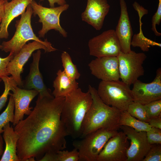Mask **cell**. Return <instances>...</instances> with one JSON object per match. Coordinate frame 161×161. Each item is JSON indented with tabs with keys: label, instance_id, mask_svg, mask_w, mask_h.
Instances as JSON below:
<instances>
[{
	"label": "cell",
	"instance_id": "18",
	"mask_svg": "<svg viewBox=\"0 0 161 161\" xmlns=\"http://www.w3.org/2000/svg\"><path fill=\"white\" fill-rule=\"evenodd\" d=\"M120 16L115 30L118 38L121 51L125 53L131 51L133 32L125 0H120Z\"/></svg>",
	"mask_w": 161,
	"mask_h": 161
},
{
	"label": "cell",
	"instance_id": "36",
	"mask_svg": "<svg viewBox=\"0 0 161 161\" xmlns=\"http://www.w3.org/2000/svg\"><path fill=\"white\" fill-rule=\"evenodd\" d=\"M4 1H0V18L1 19L4 16Z\"/></svg>",
	"mask_w": 161,
	"mask_h": 161
},
{
	"label": "cell",
	"instance_id": "2",
	"mask_svg": "<svg viewBox=\"0 0 161 161\" xmlns=\"http://www.w3.org/2000/svg\"><path fill=\"white\" fill-rule=\"evenodd\" d=\"M88 91L92 102L83 120L80 138L100 129L117 131L120 127L121 111L105 103L99 97L97 90L90 85H89Z\"/></svg>",
	"mask_w": 161,
	"mask_h": 161
},
{
	"label": "cell",
	"instance_id": "16",
	"mask_svg": "<svg viewBox=\"0 0 161 161\" xmlns=\"http://www.w3.org/2000/svg\"><path fill=\"white\" fill-rule=\"evenodd\" d=\"M10 92L14 102V120L13 125L14 126L19 121L23 119L25 115H29L31 112L32 107H30V104L33 99L38 94L34 89H22L16 86Z\"/></svg>",
	"mask_w": 161,
	"mask_h": 161
},
{
	"label": "cell",
	"instance_id": "28",
	"mask_svg": "<svg viewBox=\"0 0 161 161\" xmlns=\"http://www.w3.org/2000/svg\"><path fill=\"white\" fill-rule=\"evenodd\" d=\"M126 111L133 117L148 123L149 119L147 117L144 105L134 102L129 105Z\"/></svg>",
	"mask_w": 161,
	"mask_h": 161
},
{
	"label": "cell",
	"instance_id": "30",
	"mask_svg": "<svg viewBox=\"0 0 161 161\" xmlns=\"http://www.w3.org/2000/svg\"><path fill=\"white\" fill-rule=\"evenodd\" d=\"M161 145L154 144L151 147L142 161H161Z\"/></svg>",
	"mask_w": 161,
	"mask_h": 161
},
{
	"label": "cell",
	"instance_id": "19",
	"mask_svg": "<svg viewBox=\"0 0 161 161\" xmlns=\"http://www.w3.org/2000/svg\"><path fill=\"white\" fill-rule=\"evenodd\" d=\"M32 0H11L5 1L4 16L0 24V39L7 38L9 35V26L16 17L23 14Z\"/></svg>",
	"mask_w": 161,
	"mask_h": 161
},
{
	"label": "cell",
	"instance_id": "7",
	"mask_svg": "<svg viewBox=\"0 0 161 161\" xmlns=\"http://www.w3.org/2000/svg\"><path fill=\"white\" fill-rule=\"evenodd\" d=\"M30 4L34 15L38 16V22L42 24V28L38 32L39 37L44 38L52 30L58 31L64 37H67V33L60 25V18L62 13L68 9V4L48 8L38 4L34 0H32Z\"/></svg>",
	"mask_w": 161,
	"mask_h": 161
},
{
	"label": "cell",
	"instance_id": "35",
	"mask_svg": "<svg viewBox=\"0 0 161 161\" xmlns=\"http://www.w3.org/2000/svg\"><path fill=\"white\" fill-rule=\"evenodd\" d=\"M44 0H40L41 1H43ZM49 5L50 7H55V3L57 4L60 5H63L66 4L65 0H48Z\"/></svg>",
	"mask_w": 161,
	"mask_h": 161
},
{
	"label": "cell",
	"instance_id": "33",
	"mask_svg": "<svg viewBox=\"0 0 161 161\" xmlns=\"http://www.w3.org/2000/svg\"><path fill=\"white\" fill-rule=\"evenodd\" d=\"M14 56L13 54L10 52L9 55L5 58H2L0 57V83L2 81L3 77L9 75L7 71V67L8 63Z\"/></svg>",
	"mask_w": 161,
	"mask_h": 161
},
{
	"label": "cell",
	"instance_id": "39",
	"mask_svg": "<svg viewBox=\"0 0 161 161\" xmlns=\"http://www.w3.org/2000/svg\"><path fill=\"white\" fill-rule=\"evenodd\" d=\"M1 18H0V24L1 23Z\"/></svg>",
	"mask_w": 161,
	"mask_h": 161
},
{
	"label": "cell",
	"instance_id": "38",
	"mask_svg": "<svg viewBox=\"0 0 161 161\" xmlns=\"http://www.w3.org/2000/svg\"><path fill=\"white\" fill-rule=\"evenodd\" d=\"M8 0H0V1H8Z\"/></svg>",
	"mask_w": 161,
	"mask_h": 161
},
{
	"label": "cell",
	"instance_id": "31",
	"mask_svg": "<svg viewBox=\"0 0 161 161\" xmlns=\"http://www.w3.org/2000/svg\"><path fill=\"white\" fill-rule=\"evenodd\" d=\"M147 138L151 145L161 144V129L151 127L146 131Z\"/></svg>",
	"mask_w": 161,
	"mask_h": 161
},
{
	"label": "cell",
	"instance_id": "37",
	"mask_svg": "<svg viewBox=\"0 0 161 161\" xmlns=\"http://www.w3.org/2000/svg\"><path fill=\"white\" fill-rule=\"evenodd\" d=\"M3 138L1 134H0V157L3 154Z\"/></svg>",
	"mask_w": 161,
	"mask_h": 161
},
{
	"label": "cell",
	"instance_id": "14",
	"mask_svg": "<svg viewBox=\"0 0 161 161\" xmlns=\"http://www.w3.org/2000/svg\"><path fill=\"white\" fill-rule=\"evenodd\" d=\"M88 66L91 74L102 81L119 80L120 75L117 56L97 58Z\"/></svg>",
	"mask_w": 161,
	"mask_h": 161
},
{
	"label": "cell",
	"instance_id": "21",
	"mask_svg": "<svg viewBox=\"0 0 161 161\" xmlns=\"http://www.w3.org/2000/svg\"><path fill=\"white\" fill-rule=\"evenodd\" d=\"M53 83L54 89L52 94L55 97H65L68 93L79 87L76 80L69 77L64 71L60 69Z\"/></svg>",
	"mask_w": 161,
	"mask_h": 161
},
{
	"label": "cell",
	"instance_id": "27",
	"mask_svg": "<svg viewBox=\"0 0 161 161\" xmlns=\"http://www.w3.org/2000/svg\"><path fill=\"white\" fill-rule=\"evenodd\" d=\"M2 79L4 83V90L0 96V112L5 105L10 91H12L18 86L16 82L12 76H4L2 77Z\"/></svg>",
	"mask_w": 161,
	"mask_h": 161
},
{
	"label": "cell",
	"instance_id": "6",
	"mask_svg": "<svg viewBox=\"0 0 161 161\" xmlns=\"http://www.w3.org/2000/svg\"><path fill=\"white\" fill-rule=\"evenodd\" d=\"M117 131L100 129L92 132L80 140L72 143L79 153V161H97L99 154L108 141Z\"/></svg>",
	"mask_w": 161,
	"mask_h": 161
},
{
	"label": "cell",
	"instance_id": "29",
	"mask_svg": "<svg viewBox=\"0 0 161 161\" xmlns=\"http://www.w3.org/2000/svg\"><path fill=\"white\" fill-rule=\"evenodd\" d=\"M144 106L149 119L161 115V99L151 102Z\"/></svg>",
	"mask_w": 161,
	"mask_h": 161
},
{
	"label": "cell",
	"instance_id": "23",
	"mask_svg": "<svg viewBox=\"0 0 161 161\" xmlns=\"http://www.w3.org/2000/svg\"><path fill=\"white\" fill-rule=\"evenodd\" d=\"M79 153L74 148L68 151L60 150L56 153L46 154L39 161H79Z\"/></svg>",
	"mask_w": 161,
	"mask_h": 161
},
{
	"label": "cell",
	"instance_id": "22",
	"mask_svg": "<svg viewBox=\"0 0 161 161\" xmlns=\"http://www.w3.org/2000/svg\"><path fill=\"white\" fill-rule=\"evenodd\" d=\"M119 124L120 126H129L137 131H146L151 128L148 123L137 119L126 111H121Z\"/></svg>",
	"mask_w": 161,
	"mask_h": 161
},
{
	"label": "cell",
	"instance_id": "15",
	"mask_svg": "<svg viewBox=\"0 0 161 161\" xmlns=\"http://www.w3.org/2000/svg\"><path fill=\"white\" fill-rule=\"evenodd\" d=\"M110 7L107 0H87L86 8L81 15L82 19L100 30Z\"/></svg>",
	"mask_w": 161,
	"mask_h": 161
},
{
	"label": "cell",
	"instance_id": "12",
	"mask_svg": "<svg viewBox=\"0 0 161 161\" xmlns=\"http://www.w3.org/2000/svg\"><path fill=\"white\" fill-rule=\"evenodd\" d=\"M131 89L134 102L143 105L153 101L161 99V69L157 70L154 80L146 83L138 79L133 84Z\"/></svg>",
	"mask_w": 161,
	"mask_h": 161
},
{
	"label": "cell",
	"instance_id": "26",
	"mask_svg": "<svg viewBox=\"0 0 161 161\" xmlns=\"http://www.w3.org/2000/svg\"><path fill=\"white\" fill-rule=\"evenodd\" d=\"M14 102L13 97L10 95L7 106L0 115V134L4 131L3 128L10 122L13 123L14 120Z\"/></svg>",
	"mask_w": 161,
	"mask_h": 161
},
{
	"label": "cell",
	"instance_id": "10",
	"mask_svg": "<svg viewBox=\"0 0 161 161\" xmlns=\"http://www.w3.org/2000/svg\"><path fill=\"white\" fill-rule=\"evenodd\" d=\"M90 55L96 58L117 56L121 51L115 30H109L89 40L88 43Z\"/></svg>",
	"mask_w": 161,
	"mask_h": 161
},
{
	"label": "cell",
	"instance_id": "11",
	"mask_svg": "<svg viewBox=\"0 0 161 161\" xmlns=\"http://www.w3.org/2000/svg\"><path fill=\"white\" fill-rule=\"evenodd\" d=\"M120 129L130 141L127 151L126 161H142L151 146L148 140L146 131H137L125 126H120Z\"/></svg>",
	"mask_w": 161,
	"mask_h": 161
},
{
	"label": "cell",
	"instance_id": "8",
	"mask_svg": "<svg viewBox=\"0 0 161 161\" xmlns=\"http://www.w3.org/2000/svg\"><path fill=\"white\" fill-rule=\"evenodd\" d=\"M117 57L120 78L123 82L130 86L144 75L143 64L147 58L144 53L132 50L127 53L121 51Z\"/></svg>",
	"mask_w": 161,
	"mask_h": 161
},
{
	"label": "cell",
	"instance_id": "25",
	"mask_svg": "<svg viewBox=\"0 0 161 161\" xmlns=\"http://www.w3.org/2000/svg\"><path fill=\"white\" fill-rule=\"evenodd\" d=\"M61 60L64 69V71L70 78L76 80L80 77L76 66L73 63L71 58L69 54L66 51L62 53Z\"/></svg>",
	"mask_w": 161,
	"mask_h": 161
},
{
	"label": "cell",
	"instance_id": "20",
	"mask_svg": "<svg viewBox=\"0 0 161 161\" xmlns=\"http://www.w3.org/2000/svg\"><path fill=\"white\" fill-rule=\"evenodd\" d=\"M3 137L5 148L0 161H21L17 154V145L19 136L10 123L4 127Z\"/></svg>",
	"mask_w": 161,
	"mask_h": 161
},
{
	"label": "cell",
	"instance_id": "24",
	"mask_svg": "<svg viewBox=\"0 0 161 161\" xmlns=\"http://www.w3.org/2000/svg\"><path fill=\"white\" fill-rule=\"evenodd\" d=\"M140 20V32L133 36L131 40V45L134 47H139L144 52L148 51L151 47L157 46L161 47L160 44L154 41L145 37L142 30L141 21Z\"/></svg>",
	"mask_w": 161,
	"mask_h": 161
},
{
	"label": "cell",
	"instance_id": "32",
	"mask_svg": "<svg viewBox=\"0 0 161 161\" xmlns=\"http://www.w3.org/2000/svg\"><path fill=\"white\" fill-rule=\"evenodd\" d=\"M161 21V1H159L157 11L152 17V30L155 35L159 36L161 35L160 33L158 32L156 28V25H159Z\"/></svg>",
	"mask_w": 161,
	"mask_h": 161
},
{
	"label": "cell",
	"instance_id": "17",
	"mask_svg": "<svg viewBox=\"0 0 161 161\" xmlns=\"http://www.w3.org/2000/svg\"><path fill=\"white\" fill-rule=\"evenodd\" d=\"M41 53V50L38 49L33 54V60L30 65L29 72L24 83L23 82V87L26 89L36 90L40 97H52L53 96L45 85L39 70V64Z\"/></svg>",
	"mask_w": 161,
	"mask_h": 161
},
{
	"label": "cell",
	"instance_id": "1",
	"mask_svg": "<svg viewBox=\"0 0 161 161\" xmlns=\"http://www.w3.org/2000/svg\"><path fill=\"white\" fill-rule=\"evenodd\" d=\"M64 100L65 97L38 96L31 113L14 126L19 136L17 154L21 161H39L46 153L66 148L69 134L61 120Z\"/></svg>",
	"mask_w": 161,
	"mask_h": 161
},
{
	"label": "cell",
	"instance_id": "4",
	"mask_svg": "<svg viewBox=\"0 0 161 161\" xmlns=\"http://www.w3.org/2000/svg\"><path fill=\"white\" fill-rule=\"evenodd\" d=\"M33 11L30 4L21 14L20 19L16 21V31L12 38L8 41H3L0 45V49L6 52H12L14 56L30 40H33L46 44L49 42L47 39L42 41L34 33L31 24V18Z\"/></svg>",
	"mask_w": 161,
	"mask_h": 161
},
{
	"label": "cell",
	"instance_id": "9",
	"mask_svg": "<svg viewBox=\"0 0 161 161\" xmlns=\"http://www.w3.org/2000/svg\"><path fill=\"white\" fill-rule=\"evenodd\" d=\"M43 49L45 52L55 51L57 49L49 42L44 44L36 41L26 44L19 52L8 63L7 67L8 73L11 75L19 87H23L21 75L23 72V66L35 50Z\"/></svg>",
	"mask_w": 161,
	"mask_h": 161
},
{
	"label": "cell",
	"instance_id": "5",
	"mask_svg": "<svg viewBox=\"0 0 161 161\" xmlns=\"http://www.w3.org/2000/svg\"><path fill=\"white\" fill-rule=\"evenodd\" d=\"M97 91L105 103L121 111H126L129 105L134 102L130 86L119 80H101Z\"/></svg>",
	"mask_w": 161,
	"mask_h": 161
},
{
	"label": "cell",
	"instance_id": "34",
	"mask_svg": "<svg viewBox=\"0 0 161 161\" xmlns=\"http://www.w3.org/2000/svg\"><path fill=\"white\" fill-rule=\"evenodd\" d=\"M148 123L151 127L161 129V115L150 119Z\"/></svg>",
	"mask_w": 161,
	"mask_h": 161
},
{
	"label": "cell",
	"instance_id": "3",
	"mask_svg": "<svg viewBox=\"0 0 161 161\" xmlns=\"http://www.w3.org/2000/svg\"><path fill=\"white\" fill-rule=\"evenodd\" d=\"M92 102L89 92H83L79 87L65 97L61 120L69 136L73 138H80L83 120Z\"/></svg>",
	"mask_w": 161,
	"mask_h": 161
},
{
	"label": "cell",
	"instance_id": "13",
	"mask_svg": "<svg viewBox=\"0 0 161 161\" xmlns=\"http://www.w3.org/2000/svg\"><path fill=\"white\" fill-rule=\"evenodd\" d=\"M129 145L128 139L124 133L123 131L118 132L106 143L97 161H126Z\"/></svg>",
	"mask_w": 161,
	"mask_h": 161
}]
</instances>
